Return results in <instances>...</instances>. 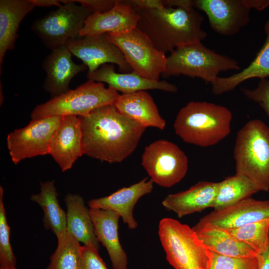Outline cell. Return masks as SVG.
Instances as JSON below:
<instances>
[{"mask_svg": "<svg viewBox=\"0 0 269 269\" xmlns=\"http://www.w3.org/2000/svg\"><path fill=\"white\" fill-rule=\"evenodd\" d=\"M35 6L38 7H50L52 6H57L59 7L61 5V1L59 0H31Z\"/></svg>", "mask_w": 269, "mask_h": 269, "instance_id": "f35d334b", "label": "cell"}, {"mask_svg": "<svg viewBox=\"0 0 269 269\" xmlns=\"http://www.w3.org/2000/svg\"><path fill=\"white\" fill-rule=\"evenodd\" d=\"M212 252L210 269H260L258 256L252 258L228 257Z\"/></svg>", "mask_w": 269, "mask_h": 269, "instance_id": "1f68e13d", "label": "cell"}, {"mask_svg": "<svg viewBox=\"0 0 269 269\" xmlns=\"http://www.w3.org/2000/svg\"><path fill=\"white\" fill-rule=\"evenodd\" d=\"M153 182L144 178L138 182L124 187L111 195L90 200L88 204L90 208L113 211L118 214L130 229L137 227L133 214L135 205L143 196L150 193Z\"/></svg>", "mask_w": 269, "mask_h": 269, "instance_id": "e0dca14e", "label": "cell"}, {"mask_svg": "<svg viewBox=\"0 0 269 269\" xmlns=\"http://www.w3.org/2000/svg\"><path fill=\"white\" fill-rule=\"evenodd\" d=\"M163 3L165 7L191 8L193 7V0H164Z\"/></svg>", "mask_w": 269, "mask_h": 269, "instance_id": "8d00e7d4", "label": "cell"}, {"mask_svg": "<svg viewBox=\"0 0 269 269\" xmlns=\"http://www.w3.org/2000/svg\"><path fill=\"white\" fill-rule=\"evenodd\" d=\"M0 269H17L15 267L13 268H0Z\"/></svg>", "mask_w": 269, "mask_h": 269, "instance_id": "60d3db41", "label": "cell"}, {"mask_svg": "<svg viewBox=\"0 0 269 269\" xmlns=\"http://www.w3.org/2000/svg\"><path fill=\"white\" fill-rule=\"evenodd\" d=\"M58 196L54 182L49 181L41 183L40 192L30 197L43 211L45 228L51 230L57 238L67 231L66 213L60 207Z\"/></svg>", "mask_w": 269, "mask_h": 269, "instance_id": "4316f807", "label": "cell"}, {"mask_svg": "<svg viewBox=\"0 0 269 269\" xmlns=\"http://www.w3.org/2000/svg\"><path fill=\"white\" fill-rule=\"evenodd\" d=\"M79 118L84 154L110 163L121 162L131 155L146 129L121 113L114 104Z\"/></svg>", "mask_w": 269, "mask_h": 269, "instance_id": "6da1fadb", "label": "cell"}, {"mask_svg": "<svg viewBox=\"0 0 269 269\" xmlns=\"http://www.w3.org/2000/svg\"><path fill=\"white\" fill-rule=\"evenodd\" d=\"M90 10L93 13H103L111 9L115 5L116 0H73Z\"/></svg>", "mask_w": 269, "mask_h": 269, "instance_id": "e575fe53", "label": "cell"}, {"mask_svg": "<svg viewBox=\"0 0 269 269\" xmlns=\"http://www.w3.org/2000/svg\"><path fill=\"white\" fill-rule=\"evenodd\" d=\"M248 7L262 10L269 5V0H244Z\"/></svg>", "mask_w": 269, "mask_h": 269, "instance_id": "74e56055", "label": "cell"}, {"mask_svg": "<svg viewBox=\"0 0 269 269\" xmlns=\"http://www.w3.org/2000/svg\"><path fill=\"white\" fill-rule=\"evenodd\" d=\"M230 236L250 246L258 255L265 253L269 245V218L243 226L223 229Z\"/></svg>", "mask_w": 269, "mask_h": 269, "instance_id": "f546056e", "label": "cell"}, {"mask_svg": "<svg viewBox=\"0 0 269 269\" xmlns=\"http://www.w3.org/2000/svg\"><path fill=\"white\" fill-rule=\"evenodd\" d=\"M258 192L247 177L236 174L219 182L213 208L220 210L229 206Z\"/></svg>", "mask_w": 269, "mask_h": 269, "instance_id": "83f0119b", "label": "cell"}, {"mask_svg": "<svg viewBox=\"0 0 269 269\" xmlns=\"http://www.w3.org/2000/svg\"><path fill=\"white\" fill-rule=\"evenodd\" d=\"M64 3L46 16L33 22L31 29L51 51L65 45L71 38L80 37L88 17L93 12L77 5L73 0H61Z\"/></svg>", "mask_w": 269, "mask_h": 269, "instance_id": "ba28073f", "label": "cell"}, {"mask_svg": "<svg viewBox=\"0 0 269 269\" xmlns=\"http://www.w3.org/2000/svg\"><path fill=\"white\" fill-rule=\"evenodd\" d=\"M89 212L98 241L106 248L114 269H127V255L119 237L120 216L115 212L90 208Z\"/></svg>", "mask_w": 269, "mask_h": 269, "instance_id": "ffe728a7", "label": "cell"}, {"mask_svg": "<svg viewBox=\"0 0 269 269\" xmlns=\"http://www.w3.org/2000/svg\"><path fill=\"white\" fill-rule=\"evenodd\" d=\"M139 15L130 5L117 0L110 10L103 13H93L86 20L80 37L107 33H119L136 27Z\"/></svg>", "mask_w": 269, "mask_h": 269, "instance_id": "d6986e66", "label": "cell"}, {"mask_svg": "<svg viewBox=\"0 0 269 269\" xmlns=\"http://www.w3.org/2000/svg\"><path fill=\"white\" fill-rule=\"evenodd\" d=\"M233 154L236 174L248 177L258 191H269V127L259 119L247 122L237 133Z\"/></svg>", "mask_w": 269, "mask_h": 269, "instance_id": "277c9868", "label": "cell"}, {"mask_svg": "<svg viewBox=\"0 0 269 269\" xmlns=\"http://www.w3.org/2000/svg\"><path fill=\"white\" fill-rule=\"evenodd\" d=\"M3 189L0 186V268H13L16 258L10 242V228L8 226L3 202Z\"/></svg>", "mask_w": 269, "mask_h": 269, "instance_id": "4dcf8cb0", "label": "cell"}, {"mask_svg": "<svg viewBox=\"0 0 269 269\" xmlns=\"http://www.w3.org/2000/svg\"><path fill=\"white\" fill-rule=\"evenodd\" d=\"M114 105L123 115L145 128L163 130L166 126L152 97L146 91L122 94Z\"/></svg>", "mask_w": 269, "mask_h": 269, "instance_id": "7402d4cb", "label": "cell"}, {"mask_svg": "<svg viewBox=\"0 0 269 269\" xmlns=\"http://www.w3.org/2000/svg\"><path fill=\"white\" fill-rule=\"evenodd\" d=\"M232 120L231 112L224 106L192 101L180 110L173 128L176 134L185 142L208 147L229 134Z\"/></svg>", "mask_w": 269, "mask_h": 269, "instance_id": "3957f363", "label": "cell"}, {"mask_svg": "<svg viewBox=\"0 0 269 269\" xmlns=\"http://www.w3.org/2000/svg\"><path fill=\"white\" fill-rule=\"evenodd\" d=\"M65 45L82 61L89 73L109 63L116 64L122 73L132 71L120 48L109 39L107 34L69 39Z\"/></svg>", "mask_w": 269, "mask_h": 269, "instance_id": "7c38bea8", "label": "cell"}, {"mask_svg": "<svg viewBox=\"0 0 269 269\" xmlns=\"http://www.w3.org/2000/svg\"><path fill=\"white\" fill-rule=\"evenodd\" d=\"M49 154L63 172L71 169L77 158L84 154L83 133L79 117H62L52 136Z\"/></svg>", "mask_w": 269, "mask_h": 269, "instance_id": "9a60e30c", "label": "cell"}, {"mask_svg": "<svg viewBox=\"0 0 269 269\" xmlns=\"http://www.w3.org/2000/svg\"><path fill=\"white\" fill-rule=\"evenodd\" d=\"M268 218L269 200H258L250 197L224 208L214 210L201 218L192 229L206 226L235 229Z\"/></svg>", "mask_w": 269, "mask_h": 269, "instance_id": "4fadbf2b", "label": "cell"}, {"mask_svg": "<svg viewBox=\"0 0 269 269\" xmlns=\"http://www.w3.org/2000/svg\"><path fill=\"white\" fill-rule=\"evenodd\" d=\"M35 6L31 0H0V68L6 52L13 50L20 23Z\"/></svg>", "mask_w": 269, "mask_h": 269, "instance_id": "603a6c76", "label": "cell"}, {"mask_svg": "<svg viewBox=\"0 0 269 269\" xmlns=\"http://www.w3.org/2000/svg\"><path fill=\"white\" fill-rule=\"evenodd\" d=\"M193 7L206 14L213 30L224 36L236 34L250 20L244 0H195Z\"/></svg>", "mask_w": 269, "mask_h": 269, "instance_id": "5bb4252c", "label": "cell"}, {"mask_svg": "<svg viewBox=\"0 0 269 269\" xmlns=\"http://www.w3.org/2000/svg\"><path fill=\"white\" fill-rule=\"evenodd\" d=\"M258 259L260 269H269V245L265 253L258 255Z\"/></svg>", "mask_w": 269, "mask_h": 269, "instance_id": "ab89813d", "label": "cell"}, {"mask_svg": "<svg viewBox=\"0 0 269 269\" xmlns=\"http://www.w3.org/2000/svg\"><path fill=\"white\" fill-rule=\"evenodd\" d=\"M241 91L247 98L258 103L269 117V80L261 79L256 88H242Z\"/></svg>", "mask_w": 269, "mask_h": 269, "instance_id": "d6a6232c", "label": "cell"}, {"mask_svg": "<svg viewBox=\"0 0 269 269\" xmlns=\"http://www.w3.org/2000/svg\"><path fill=\"white\" fill-rule=\"evenodd\" d=\"M218 185L219 182H198L188 190L168 195L162 200V205L179 218L213 208Z\"/></svg>", "mask_w": 269, "mask_h": 269, "instance_id": "44dd1931", "label": "cell"}, {"mask_svg": "<svg viewBox=\"0 0 269 269\" xmlns=\"http://www.w3.org/2000/svg\"><path fill=\"white\" fill-rule=\"evenodd\" d=\"M111 87L103 83L88 80L75 89L52 98L36 106L31 114V120L53 116L85 117L101 107L114 104L120 97Z\"/></svg>", "mask_w": 269, "mask_h": 269, "instance_id": "52a82bcc", "label": "cell"}, {"mask_svg": "<svg viewBox=\"0 0 269 269\" xmlns=\"http://www.w3.org/2000/svg\"><path fill=\"white\" fill-rule=\"evenodd\" d=\"M62 118L31 120L25 127L10 133L6 144L12 162L17 164L25 158L49 154L52 136Z\"/></svg>", "mask_w": 269, "mask_h": 269, "instance_id": "8fae6325", "label": "cell"}, {"mask_svg": "<svg viewBox=\"0 0 269 269\" xmlns=\"http://www.w3.org/2000/svg\"><path fill=\"white\" fill-rule=\"evenodd\" d=\"M266 38L263 46L249 65L230 76L218 77L212 84L211 91L215 95L230 92L244 81L252 78L269 77V19L265 25Z\"/></svg>", "mask_w": 269, "mask_h": 269, "instance_id": "cb8c5ba5", "label": "cell"}, {"mask_svg": "<svg viewBox=\"0 0 269 269\" xmlns=\"http://www.w3.org/2000/svg\"><path fill=\"white\" fill-rule=\"evenodd\" d=\"M211 251L236 258H252L258 254L248 245L234 238L222 229L206 226L193 229Z\"/></svg>", "mask_w": 269, "mask_h": 269, "instance_id": "484cf974", "label": "cell"}, {"mask_svg": "<svg viewBox=\"0 0 269 269\" xmlns=\"http://www.w3.org/2000/svg\"><path fill=\"white\" fill-rule=\"evenodd\" d=\"M67 208V231L77 241L91 245L99 250V242L95 232L89 209L83 198L78 194H68L65 198Z\"/></svg>", "mask_w": 269, "mask_h": 269, "instance_id": "d4e9b609", "label": "cell"}, {"mask_svg": "<svg viewBox=\"0 0 269 269\" xmlns=\"http://www.w3.org/2000/svg\"><path fill=\"white\" fill-rule=\"evenodd\" d=\"M158 233L166 260L174 269H210L212 252L189 226L165 218L159 222Z\"/></svg>", "mask_w": 269, "mask_h": 269, "instance_id": "5b68a950", "label": "cell"}, {"mask_svg": "<svg viewBox=\"0 0 269 269\" xmlns=\"http://www.w3.org/2000/svg\"><path fill=\"white\" fill-rule=\"evenodd\" d=\"M122 1L135 11L138 9H160L165 7L162 0H123Z\"/></svg>", "mask_w": 269, "mask_h": 269, "instance_id": "d590c367", "label": "cell"}, {"mask_svg": "<svg viewBox=\"0 0 269 269\" xmlns=\"http://www.w3.org/2000/svg\"><path fill=\"white\" fill-rule=\"evenodd\" d=\"M72 55L71 52L64 45L52 50L43 60L42 66L46 76L43 88L52 98L68 91L72 79L88 69L83 63H75Z\"/></svg>", "mask_w": 269, "mask_h": 269, "instance_id": "2e32d148", "label": "cell"}, {"mask_svg": "<svg viewBox=\"0 0 269 269\" xmlns=\"http://www.w3.org/2000/svg\"><path fill=\"white\" fill-rule=\"evenodd\" d=\"M57 240L47 269H79L82 247L80 242L67 231Z\"/></svg>", "mask_w": 269, "mask_h": 269, "instance_id": "f1b7e54d", "label": "cell"}, {"mask_svg": "<svg viewBox=\"0 0 269 269\" xmlns=\"http://www.w3.org/2000/svg\"><path fill=\"white\" fill-rule=\"evenodd\" d=\"M136 11L139 15L136 28L165 54L181 46L201 41L207 36L202 28L204 17L194 7H164Z\"/></svg>", "mask_w": 269, "mask_h": 269, "instance_id": "7a4b0ae2", "label": "cell"}, {"mask_svg": "<svg viewBox=\"0 0 269 269\" xmlns=\"http://www.w3.org/2000/svg\"><path fill=\"white\" fill-rule=\"evenodd\" d=\"M240 69L237 61L208 48L200 41L181 46L171 52L161 76L183 75L211 84L220 72Z\"/></svg>", "mask_w": 269, "mask_h": 269, "instance_id": "8992f818", "label": "cell"}, {"mask_svg": "<svg viewBox=\"0 0 269 269\" xmlns=\"http://www.w3.org/2000/svg\"><path fill=\"white\" fill-rule=\"evenodd\" d=\"M123 53L133 71L147 79L159 81L165 70V54L158 50L136 27L119 33H107Z\"/></svg>", "mask_w": 269, "mask_h": 269, "instance_id": "9c48e42d", "label": "cell"}, {"mask_svg": "<svg viewBox=\"0 0 269 269\" xmlns=\"http://www.w3.org/2000/svg\"><path fill=\"white\" fill-rule=\"evenodd\" d=\"M98 251L93 245H84L79 269H108Z\"/></svg>", "mask_w": 269, "mask_h": 269, "instance_id": "836d02e7", "label": "cell"}, {"mask_svg": "<svg viewBox=\"0 0 269 269\" xmlns=\"http://www.w3.org/2000/svg\"><path fill=\"white\" fill-rule=\"evenodd\" d=\"M88 80L106 83L110 87L123 94H129L147 90H160L175 93L177 87L166 81H153L144 78L134 71L117 73L113 64H105L93 72H87Z\"/></svg>", "mask_w": 269, "mask_h": 269, "instance_id": "ac0fdd59", "label": "cell"}, {"mask_svg": "<svg viewBox=\"0 0 269 269\" xmlns=\"http://www.w3.org/2000/svg\"><path fill=\"white\" fill-rule=\"evenodd\" d=\"M141 164L153 183L169 188L185 177L188 160L178 145L167 140L159 139L145 146Z\"/></svg>", "mask_w": 269, "mask_h": 269, "instance_id": "30bf717a", "label": "cell"}]
</instances>
